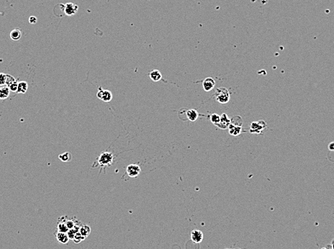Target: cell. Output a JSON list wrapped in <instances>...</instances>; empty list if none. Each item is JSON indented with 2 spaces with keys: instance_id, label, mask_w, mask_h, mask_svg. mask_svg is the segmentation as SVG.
I'll list each match as a JSON object with an SVG mask.
<instances>
[{
  "instance_id": "obj_18",
  "label": "cell",
  "mask_w": 334,
  "mask_h": 249,
  "mask_svg": "<svg viewBox=\"0 0 334 249\" xmlns=\"http://www.w3.org/2000/svg\"><path fill=\"white\" fill-rule=\"evenodd\" d=\"M59 159L63 162H69L72 159V155L69 152H64L59 156Z\"/></svg>"
},
{
  "instance_id": "obj_2",
  "label": "cell",
  "mask_w": 334,
  "mask_h": 249,
  "mask_svg": "<svg viewBox=\"0 0 334 249\" xmlns=\"http://www.w3.org/2000/svg\"><path fill=\"white\" fill-rule=\"evenodd\" d=\"M215 99L220 104H226L228 103L230 100V92L228 89L225 87H220L217 89L216 92L215 93Z\"/></svg>"
},
{
  "instance_id": "obj_11",
  "label": "cell",
  "mask_w": 334,
  "mask_h": 249,
  "mask_svg": "<svg viewBox=\"0 0 334 249\" xmlns=\"http://www.w3.org/2000/svg\"><path fill=\"white\" fill-rule=\"evenodd\" d=\"M55 237H56L57 241L63 244H66L69 241V238L66 232L58 231L55 233Z\"/></svg>"
},
{
  "instance_id": "obj_15",
  "label": "cell",
  "mask_w": 334,
  "mask_h": 249,
  "mask_svg": "<svg viewBox=\"0 0 334 249\" xmlns=\"http://www.w3.org/2000/svg\"><path fill=\"white\" fill-rule=\"evenodd\" d=\"M10 90L7 86H3L0 87V100L6 99L9 97Z\"/></svg>"
},
{
  "instance_id": "obj_20",
  "label": "cell",
  "mask_w": 334,
  "mask_h": 249,
  "mask_svg": "<svg viewBox=\"0 0 334 249\" xmlns=\"http://www.w3.org/2000/svg\"><path fill=\"white\" fill-rule=\"evenodd\" d=\"M57 230L59 232H67L69 230V228L65 223H59L57 225Z\"/></svg>"
},
{
  "instance_id": "obj_7",
  "label": "cell",
  "mask_w": 334,
  "mask_h": 249,
  "mask_svg": "<svg viewBox=\"0 0 334 249\" xmlns=\"http://www.w3.org/2000/svg\"><path fill=\"white\" fill-rule=\"evenodd\" d=\"M230 124H231V118H229L226 113H222L220 115V120L219 123L215 126L218 127L220 129H226L228 128Z\"/></svg>"
},
{
  "instance_id": "obj_12",
  "label": "cell",
  "mask_w": 334,
  "mask_h": 249,
  "mask_svg": "<svg viewBox=\"0 0 334 249\" xmlns=\"http://www.w3.org/2000/svg\"><path fill=\"white\" fill-rule=\"evenodd\" d=\"M186 116H187V119L189 121L194 122V121H196L197 120H198V118L199 117V113L196 110L191 109V110H189L186 112Z\"/></svg>"
},
{
  "instance_id": "obj_16",
  "label": "cell",
  "mask_w": 334,
  "mask_h": 249,
  "mask_svg": "<svg viewBox=\"0 0 334 249\" xmlns=\"http://www.w3.org/2000/svg\"><path fill=\"white\" fill-rule=\"evenodd\" d=\"M10 36L12 41H19L22 36V31L19 28H15L10 32Z\"/></svg>"
},
{
  "instance_id": "obj_6",
  "label": "cell",
  "mask_w": 334,
  "mask_h": 249,
  "mask_svg": "<svg viewBox=\"0 0 334 249\" xmlns=\"http://www.w3.org/2000/svg\"><path fill=\"white\" fill-rule=\"evenodd\" d=\"M79 10V6L77 4H74L72 2H69L66 3L64 6V13L67 16H72L77 12Z\"/></svg>"
},
{
  "instance_id": "obj_8",
  "label": "cell",
  "mask_w": 334,
  "mask_h": 249,
  "mask_svg": "<svg viewBox=\"0 0 334 249\" xmlns=\"http://www.w3.org/2000/svg\"><path fill=\"white\" fill-rule=\"evenodd\" d=\"M191 240L195 243H199L203 240V232L199 230H193L191 232Z\"/></svg>"
},
{
  "instance_id": "obj_4",
  "label": "cell",
  "mask_w": 334,
  "mask_h": 249,
  "mask_svg": "<svg viewBox=\"0 0 334 249\" xmlns=\"http://www.w3.org/2000/svg\"><path fill=\"white\" fill-rule=\"evenodd\" d=\"M266 127V123L263 120L253 122L250 125V132L251 133L261 134V132Z\"/></svg>"
},
{
  "instance_id": "obj_5",
  "label": "cell",
  "mask_w": 334,
  "mask_h": 249,
  "mask_svg": "<svg viewBox=\"0 0 334 249\" xmlns=\"http://www.w3.org/2000/svg\"><path fill=\"white\" fill-rule=\"evenodd\" d=\"M141 167L138 164H130L127 166L126 172L129 177L136 178L141 173Z\"/></svg>"
},
{
  "instance_id": "obj_27",
  "label": "cell",
  "mask_w": 334,
  "mask_h": 249,
  "mask_svg": "<svg viewBox=\"0 0 334 249\" xmlns=\"http://www.w3.org/2000/svg\"><path fill=\"white\" fill-rule=\"evenodd\" d=\"M328 150L331 151H334V141L331 142L328 145Z\"/></svg>"
},
{
  "instance_id": "obj_9",
  "label": "cell",
  "mask_w": 334,
  "mask_h": 249,
  "mask_svg": "<svg viewBox=\"0 0 334 249\" xmlns=\"http://www.w3.org/2000/svg\"><path fill=\"white\" fill-rule=\"evenodd\" d=\"M215 86V81L211 77L206 78L203 82V87L205 92H210Z\"/></svg>"
},
{
  "instance_id": "obj_19",
  "label": "cell",
  "mask_w": 334,
  "mask_h": 249,
  "mask_svg": "<svg viewBox=\"0 0 334 249\" xmlns=\"http://www.w3.org/2000/svg\"><path fill=\"white\" fill-rule=\"evenodd\" d=\"M231 123L234 125H237V126L242 127V125H243L242 118H241V117H240V116H235V117H232L231 119Z\"/></svg>"
},
{
  "instance_id": "obj_10",
  "label": "cell",
  "mask_w": 334,
  "mask_h": 249,
  "mask_svg": "<svg viewBox=\"0 0 334 249\" xmlns=\"http://www.w3.org/2000/svg\"><path fill=\"white\" fill-rule=\"evenodd\" d=\"M229 129V133L230 135L233 136H237L238 135H240L242 132V127L241 126H237V125H234L233 124H230L228 126Z\"/></svg>"
},
{
  "instance_id": "obj_3",
  "label": "cell",
  "mask_w": 334,
  "mask_h": 249,
  "mask_svg": "<svg viewBox=\"0 0 334 249\" xmlns=\"http://www.w3.org/2000/svg\"><path fill=\"white\" fill-rule=\"evenodd\" d=\"M97 98L99 99L104 102H109L112 99V94L110 90L104 89L101 87H98V91L97 93Z\"/></svg>"
},
{
  "instance_id": "obj_24",
  "label": "cell",
  "mask_w": 334,
  "mask_h": 249,
  "mask_svg": "<svg viewBox=\"0 0 334 249\" xmlns=\"http://www.w3.org/2000/svg\"><path fill=\"white\" fill-rule=\"evenodd\" d=\"M9 89H10V92H17V88H18V82L17 81H15V82H14L12 84H10V86H8Z\"/></svg>"
},
{
  "instance_id": "obj_29",
  "label": "cell",
  "mask_w": 334,
  "mask_h": 249,
  "mask_svg": "<svg viewBox=\"0 0 334 249\" xmlns=\"http://www.w3.org/2000/svg\"><path fill=\"white\" fill-rule=\"evenodd\" d=\"M321 249H327V248H322Z\"/></svg>"
},
{
  "instance_id": "obj_28",
  "label": "cell",
  "mask_w": 334,
  "mask_h": 249,
  "mask_svg": "<svg viewBox=\"0 0 334 249\" xmlns=\"http://www.w3.org/2000/svg\"><path fill=\"white\" fill-rule=\"evenodd\" d=\"M331 247H332V249H334V239L331 242Z\"/></svg>"
},
{
  "instance_id": "obj_17",
  "label": "cell",
  "mask_w": 334,
  "mask_h": 249,
  "mask_svg": "<svg viewBox=\"0 0 334 249\" xmlns=\"http://www.w3.org/2000/svg\"><path fill=\"white\" fill-rule=\"evenodd\" d=\"M27 88H28L27 82L25 81H20L18 82V88L17 93H18V94H25V93L27 92Z\"/></svg>"
},
{
  "instance_id": "obj_26",
  "label": "cell",
  "mask_w": 334,
  "mask_h": 249,
  "mask_svg": "<svg viewBox=\"0 0 334 249\" xmlns=\"http://www.w3.org/2000/svg\"><path fill=\"white\" fill-rule=\"evenodd\" d=\"M37 21H38V19H37V17H35V16H31V17H29V22L31 23V24H36Z\"/></svg>"
},
{
  "instance_id": "obj_21",
  "label": "cell",
  "mask_w": 334,
  "mask_h": 249,
  "mask_svg": "<svg viewBox=\"0 0 334 249\" xmlns=\"http://www.w3.org/2000/svg\"><path fill=\"white\" fill-rule=\"evenodd\" d=\"M210 120H211V122L213 123V124H214L215 125H216L217 124H218L219 122H220V115H217V114H216V113H213L210 116Z\"/></svg>"
},
{
  "instance_id": "obj_22",
  "label": "cell",
  "mask_w": 334,
  "mask_h": 249,
  "mask_svg": "<svg viewBox=\"0 0 334 249\" xmlns=\"http://www.w3.org/2000/svg\"><path fill=\"white\" fill-rule=\"evenodd\" d=\"M16 79L14 76L10 75V74H6V85L10 86L12 84L15 82Z\"/></svg>"
},
{
  "instance_id": "obj_13",
  "label": "cell",
  "mask_w": 334,
  "mask_h": 249,
  "mask_svg": "<svg viewBox=\"0 0 334 249\" xmlns=\"http://www.w3.org/2000/svg\"><path fill=\"white\" fill-rule=\"evenodd\" d=\"M149 76H150V79H151L153 81H154V82H157V81H159L161 79L162 74L161 72L159 71V70L154 69L150 72Z\"/></svg>"
},
{
  "instance_id": "obj_25",
  "label": "cell",
  "mask_w": 334,
  "mask_h": 249,
  "mask_svg": "<svg viewBox=\"0 0 334 249\" xmlns=\"http://www.w3.org/2000/svg\"><path fill=\"white\" fill-rule=\"evenodd\" d=\"M6 84V74L0 73V87H3Z\"/></svg>"
},
{
  "instance_id": "obj_1",
  "label": "cell",
  "mask_w": 334,
  "mask_h": 249,
  "mask_svg": "<svg viewBox=\"0 0 334 249\" xmlns=\"http://www.w3.org/2000/svg\"><path fill=\"white\" fill-rule=\"evenodd\" d=\"M114 155L112 153L108 152V151H104L102 152L99 157L97 159V163L98 166L101 168V171L103 169H105L106 167H109L112 166V164L114 162Z\"/></svg>"
},
{
  "instance_id": "obj_14",
  "label": "cell",
  "mask_w": 334,
  "mask_h": 249,
  "mask_svg": "<svg viewBox=\"0 0 334 249\" xmlns=\"http://www.w3.org/2000/svg\"><path fill=\"white\" fill-rule=\"evenodd\" d=\"M79 232H80V234L82 235V236L84 237L85 238H87V237L89 236L90 232H91V228H90L89 225L82 224L79 227Z\"/></svg>"
},
{
  "instance_id": "obj_23",
  "label": "cell",
  "mask_w": 334,
  "mask_h": 249,
  "mask_svg": "<svg viewBox=\"0 0 334 249\" xmlns=\"http://www.w3.org/2000/svg\"><path fill=\"white\" fill-rule=\"evenodd\" d=\"M84 239H85L84 237L82 236V235L80 234V232H76V233L75 237H74V238L73 241H74V243H80L81 241H84Z\"/></svg>"
}]
</instances>
